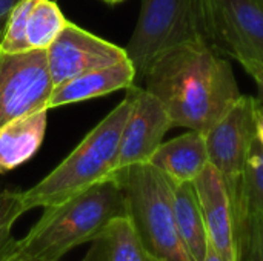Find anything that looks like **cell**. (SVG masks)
<instances>
[{
	"label": "cell",
	"instance_id": "6da1fadb",
	"mask_svg": "<svg viewBox=\"0 0 263 261\" xmlns=\"http://www.w3.org/2000/svg\"><path fill=\"white\" fill-rule=\"evenodd\" d=\"M142 82L162 102L173 126L203 134L242 97L231 63L203 40L160 54Z\"/></svg>",
	"mask_w": 263,
	"mask_h": 261
},
{
	"label": "cell",
	"instance_id": "7a4b0ae2",
	"mask_svg": "<svg viewBox=\"0 0 263 261\" xmlns=\"http://www.w3.org/2000/svg\"><path fill=\"white\" fill-rule=\"evenodd\" d=\"M43 209L40 220L17 240L20 254L31 261H59L126 215L125 195L114 175Z\"/></svg>",
	"mask_w": 263,
	"mask_h": 261
},
{
	"label": "cell",
	"instance_id": "3957f363",
	"mask_svg": "<svg viewBox=\"0 0 263 261\" xmlns=\"http://www.w3.org/2000/svg\"><path fill=\"white\" fill-rule=\"evenodd\" d=\"M128 91V89H126ZM133 106L126 97L77 145L76 149L37 185L22 192L25 212L60 203L114 174L123 126Z\"/></svg>",
	"mask_w": 263,
	"mask_h": 261
},
{
	"label": "cell",
	"instance_id": "277c9868",
	"mask_svg": "<svg viewBox=\"0 0 263 261\" xmlns=\"http://www.w3.org/2000/svg\"><path fill=\"white\" fill-rule=\"evenodd\" d=\"M131 220L142 245L157 261H193L177 229L174 183L151 163L117 171Z\"/></svg>",
	"mask_w": 263,
	"mask_h": 261
},
{
	"label": "cell",
	"instance_id": "5b68a950",
	"mask_svg": "<svg viewBox=\"0 0 263 261\" xmlns=\"http://www.w3.org/2000/svg\"><path fill=\"white\" fill-rule=\"evenodd\" d=\"M193 40L206 42L205 0H142L125 48L136 71V85L160 54Z\"/></svg>",
	"mask_w": 263,
	"mask_h": 261
},
{
	"label": "cell",
	"instance_id": "8992f818",
	"mask_svg": "<svg viewBox=\"0 0 263 261\" xmlns=\"http://www.w3.org/2000/svg\"><path fill=\"white\" fill-rule=\"evenodd\" d=\"M52 91L46 49H0V126L48 109Z\"/></svg>",
	"mask_w": 263,
	"mask_h": 261
},
{
	"label": "cell",
	"instance_id": "52a82bcc",
	"mask_svg": "<svg viewBox=\"0 0 263 261\" xmlns=\"http://www.w3.org/2000/svg\"><path fill=\"white\" fill-rule=\"evenodd\" d=\"M256 98L242 95L237 103L205 132L210 165L223 177L231 205L242 198V175L253 142Z\"/></svg>",
	"mask_w": 263,
	"mask_h": 261
},
{
	"label": "cell",
	"instance_id": "ba28073f",
	"mask_svg": "<svg viewBox=\"0 0 263 261\" xmlns=\"http://www.w3.org/2000/svg\"><path fill=\"white\" fill-rule=\"evenodd\" d=\"M206 42L231 58L263 62V6L257 0H205Z\"/></svg>",
	"mask_w": 263,
	"mask_h": 261
},
{
	"label": "cell",
	"instance_id": "9c48e42d",
	"mask_svg": "<svg viewBox=\"0 0 263 261\" xmlns=\"http://www.w3.org/2000/svg\"><path fill=\"white\" fill-rule=\"evenodd\" d=\"M46 55L54 88L80 74L129 60L125 48L72 22L66 23L59 37L46 49Z\"/></svg>",
	"mask_w": 263,
	"mask_h": 261
},
{
	"label": "cell",
	"instance_id": "30bf717a",
	"mask_svg": "<svg viewBox=\"0 0 263 261\" xmlns=\"http://www.w3.org/2000/svg\"><path fill=\"white\" fill-rule=\"evenodd\" d=\"M128 91L133 94V106L122 131L114 174L133 165L149 163L173 128L165 106L156 95L139 85H133Z\"/></svg>",
	"mask_w": 263,
	"mask_h": 261
},
{
	"label": "cell",
	"instance_id": "8fae6325",
	"mask_svg": "<svg viewBox=\"0 0 263 261\" xmlns=\"http://www.w3.org/2000/svg\"><path fill=\"white\" fill-rule=\"evenodd\" d=\"M193 185L196 188L210 243L223 261H239L234 212L222 174L208 163Z\"/></svg>",
	"mask_w": 263,
	"mask_h": 261
},
{
	"label": "cell",
	"instance_id": "7c38bea8",
	"mask_svg": "<svg viewBox=\"0 0 263 261\" xmlns=\"http://www.w3.org/2000/svg\"><path fill=\"white\" fill-rule=\"evenodd\" d=\"M136 85V71L129 60L99 68L77 77H72L54 88L48 109L63 105L80 103L96 97H102Z\"/></svg>",
	"mask_w": 263,
	"mask_h": 261
},
{
	"label": "cell",
	"instance_id": "4fadbf2b",
	"mask_svg": "<svg viewBox=\"0 0 263 261\" xmlns=\"http://www.w3.org/2000/svg\"><path fill=\"white\" fill-rule=\"evenodd\" d=\"M149 163L162 171L174 185L193 183L210 163L205 134L188 131L180 137L162 143Z\"/></svg>",
	"mask_w": 263,
	"mask_h": 261
},
{
	"label": "cell",
	"instance_id": "5bb4252c",
	"mask_svg": "<svg viewBox=\"0 0 263 261\" xmlns=\"http://www.w3.org/2000/svg\"><path fill=\"white\" fill-rule=\"evenodd\" d=\"M48 112V109H42L0 126V174L9 172L34 157L45 138Z\"/></svg>",
	"mask_w": 263,
	"mask_h": 261
},
{
	"label": "cell",
	"instance_id": "9a60e30c",
	"mask_svg": "<svg viewBox=\"0 0 263 261\" xmlns=\"http://www.w3.org/2000/svg\"><path fill=\"white\" fill-rule=\"evenodd\" d=\"M82 261H157L142 245L131 220L119 217L91 242Z\"/></svg>",
	"mask_w": 263,
	"mask_h": 261
},
{
	"label": "cell",
	"instance_id": "2e32d148",
	"mask_svg": "<svg viewBox=\"0 0 263 261\" xmlns=\"http://www.w3.org/2000/svg\"><path fill=\"white\" fill-rule=\"evenodd\" d=\"M174 214L179 235L193 261H203L208 234L193 183L174 185Z\"/></svg>",
	"mask_w": 263,
	"mask_h": 261
},
{
	"label": "cell",
	"instance_id": "e0dca14e",
	"mask_svg": "<svg viewBox=\"0 0 263 261\" xmlns=\"http://www.w3.org/2000/svg\"><path fill=\"white\" fill-rule=\"evenodd\" d=\"M69 20L54 0H35L26 25L29 49H48Z\"/></svg>",
	"mask_w": 263,
	"mask_h": 261
},
{
	"label": "cell",
	"instance_id": "ac0fdd59",
	"mask_svg": "<svg viewBox=\"0 0 263 261\" xmlns=\"http://www.w3.org/2000/svg\"><path fill=\"white\" fill-rule=\"evenodd\" d=\"M242 197L248 214L263 217V146L256 138L242 175Z\"/></svg>",
	"mask_w": 263,
	"mask_h": 261
},
{
	"label": "cell",
	"instance_id": "d6986e66",
	"mask_svg": "<svg viewBox=\"0 0 263 261\" xmlns=\"http://www.w3.org/2000/svg\"><path fill=\"white\" fill-rule=\"evenodd\" d=\"M25 214L20 191H0V261H9L18 251V243L11 231L18 217Z\"/></svg>",
	"mask_w": 263,
	"mask_h": 261
},
{
	"label": "cell",
	"instance_id": "ffe728a7",
	"mask_svg": "<svg viewBox=\"0 0 263 261\" xmlns=\"http://www.w3.org/2000/svg\"><path fill=\"white\" fill-rule=\"evenodd\" d=\"M35 0H20L11 11L3 34L0 37V49L6 52L28 51L26 43V25L31 8Z\"/></svg>",
	"mask_w": 263,
	"mask_h": 261
},
{
	"label": "cell",
	"instance_id": "44dd1931",
	"mask_svg": "<svg viewBox=\"0 0 263 261\" xmlns=\"http://www.w3.org/2000/svg\"><path fill=\"white\" fill-rule=\"evenodd\" d=\"M248 261H263V217L248 214L245 232L239 243V254L245 252Z\"/></svg>",
	"mask_w": 263,
	"mask_h": 261
},
{
	"label": "cell",
	"instance_id": "7402d4cb",
	"mask_svg": "<svg viewBox=\"0 0 263 261\" xmlns=\"http://www.w3.org/2000/svg\"><path fill=\"white\" fill-rule=\"evenodd\" d=\"M239 63L247 71V74L256 82L257 92H259L257 100L263 105V62H259V60H240Z\"/></svg>",
	"mask_w": 263,
	"mask_h": 261
},
{
	"label": "cell",
	"instance_id": "603a6c76",
	"mask_svg": "<svg viewBox=\"0 0 263 261\" xmlns=\"http://www.w3.org/2000/svg\"><path fill=\"white\" fill-rule=\"evenodd\" d=\"M20 0H0V37L3 34V29H5V25H6V20L12 11V8L18 3Z\"/></svg>",
	"mask_w": 263,
	"mask_h": 261
},
{
	"label": "cell",
	"instance_id": "cb8c5ba5",
	"mask_svg": "<svg viewBox=\"0 0 263 261\" xmlns=\"http://www.w3.org/2000/svg\"><path fill=\"white\" fill-rule=\"evenodd\" d=\"M254 123H256V140L263 146V105L256 98L254 109Z\"/></svg>",
	"mask_w": 263,
	"mask_h": 261
},
{
	"label": "cell",
	"instance_id": "d4e9b609",
	"mask_svg": "<svg viewBox=\"0 0 263 261\" xmlns=\"http://www.w3.org/2000/svg\"><path fill=\"white\" fill-rule=\"evenodd\" d=\"M203 261H223V258L220 257V254L214 249V246L210 243L208 240V248H206V254H205V258Z\"/></svg>",
	"mask_w": 263,
	"mask_h": 261
},
{
	"label": "cell",
	"instance_id": "484cf974",
	"mask_svg": "<svg viewBox=\"0 0 263 261\" xmlns=\"http://www.w3.org/2000/svg\"><path fill=\"white\" fill-rule=\"evenodd\" d=\"M9 261H31V260L25 258V257H23V255L20 254V251H17V254H15V255H14V257H12V258H11Z\"/></svg>",
	"mask_w": 263,
	"mask_h": 261
},
{
	"label": "cell",
	"instance_id": "4316f807",
	"mask_svg": "<svg viewBox=\"0 0 263 261\" xmlns=\"http://www.w3.org/2000/svg\"><path fill=\"white\" fill-rule=\"evenodd\" d=\"M105 3H108V5H117V3H120V2H123V0H103Z\"/></svg>",
	"mask_w": 263,
	"mask_h": 261
},
{
	"label": "cell",
	"instance_id": "83f0119b",
	"mask_svg": "<svg viewBox=\"0 0 263 261\" xmlns=\"http://www.w3.org/2000/svg\"><path fill=\"white\" fill-rule=\"evenodd\" d=\"M257 2H259V3H260V5L263 6V0H257Z\"/></svg>",
	"mask_w": 263,
	"mask_h": 261
}]
</instances>
